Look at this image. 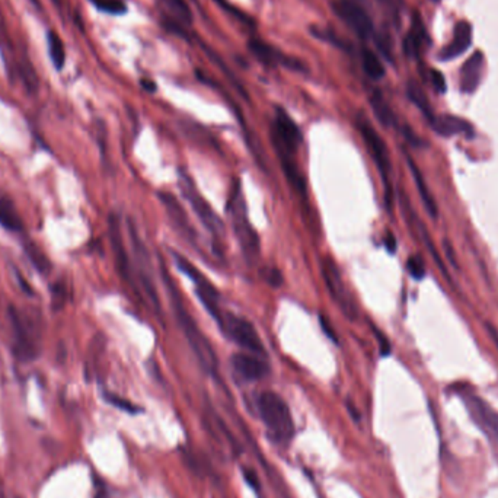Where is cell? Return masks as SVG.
I'll return each mask as SVG.
<instances>
[{
	"label": "cell",
	"instance_id": "cell-27",
	"mask_svg": "<svg viewBox=\"0 0 498 498\" xmlns=\"http://www.w3.org/2000/svg\"><path fill=\"white\" fill-rule=\"evenodd\" d=\"M411 217H412V219H414V223H415V227H417V230H418V233H419V236H421V239H423V242H424V245L427 246V249H428V252L431 254V257H433V259H434V262H435V266H437L440 270H442V273H443V275L449 280V282H450V277H449V274H447V270H446V267H444V264H443V261H442V257L439 255V252H437V249H435V246H434V242L431 241V236H430V233H428V230H427V227L424 226V223L421 222V220H419V219H417V216L414 214V211L411 210Z\"/></svg>",
	"mask_w": 498,
	"mask_h": 498
},
{
	"label": "cell",
	"instance_id": "cell-18",
	"mask_svg": "<svg viewBox=\"0 0 498 498\" xmlns=\"http://www.w3.org/2000/svg\"><path fill=\"white\" fill-rule=\"evenodd\" d=\"M471 42H472V26L466 21H459L453 31V40L449 42V45L443 51H440L439 58L444 61L456 58L469 49Z\"/></svg>",
	"mask_w": 498,
	"mask_h": 498
},
{
	"label": "cell",
	"instance_id": "cell-8",
	"mask_svg": "<svg viewBox=\"0 0 498 498\" xmlns=\"http://www.w3.org/2000/svg\"><path fill=\"white\" fill-rule=\"evenodd\" d=\"M271 140L277 154H293V156L302 143V133L298 124L280 106L275 108Z\"/></svg>",
	"mask_w": 498,
	"mask_h": 498
},
{
	"label": "cell",
	"instance_id": "cell-3",
	"mask_svg": "<svg viewBox=\"0 0 498 498\" xmlns=\"http://www.w3.org/2000/svg\"><path fill=\"white\" fill-rule=\"evenodd\" d=\"M227 211L230 214L233 230H235L241 251L246 262L252 266V264H255L259 259V238H258V233L252 227L251 222L248 219L245 198L242 195L239 182H236V186L232 190V194L229 197Z\"/></svg>",
	"mask_w": 498,
	"mask_h": 498
},
{
	"label": "cell",
	"instance_id": "cell-12",
	"mask_svg": "<svg viewBox=\"0 0 498 498\" xmlns=\"http://www.w3.org/2000/svg\"><path fill=\"white\" fill-rule=\"evenodd\" d=\"M463 403L474 423L484 433L491 444L498 449V412L488 403L471 392H460Z\"/></svg>",
	"mask_w": 498,
	"mask_h": 498
},
{
	"label": "cell",
	"instance_id": "cell-13",
	"mask_svg": "<svg viewBox=\"0 0 498 498\" xmlns=\"http://www.w3.org/2000/svg\"><path fill=\"white\" fill-rule=\"evenodd\" d=\"M332 9L359 37L367 38L373 34L371 18L354 0H335L332 2Z\"/></svg>",
	"mask_w": 498,
	"mask_h": 498
},
{
	"label": "cell",
	"instance_id": "cell-34",
	"mask_svg": "<svg viewBox=\"0 0 498 498\" xmlns=\"http://www.w3.org/2000/svg\"><path fill=\"white\" fill-rule=\"evenodd\" d=\"M407 270H408V273L411 274V277L415 278V280H421V278H424V275H426V266H424L423 259L419 258V257H415V255L408 258V261H407Z\"/></svg>",
	"mask_w": 498,
	"mask_h": 498
},
{
	"label": "cell",
	"instance_id": "cell-39",
	"mask_svg": "<svg viewBox=\"0 0 498 498\" xmlns=\"http://www.w3.org/2000/svg\"><path fill=\"white\" fill-rule=\"evenodd\" d=\"M319 323H321L322 331H323L326 335H328L334 342H337V341H338V339H337V335H335V332H334V330H332V326L330 325L328 321H326L325 316H321V318H319Z\"/></svg>",
	"mask_w": 498,
	"mask_h": 498
},
{
	"label": "cell",
	"instance_id": "cell-41",
	"mask_svg": "<svg viewBox=\"0 0 498 498\" xmlns=\"http://www.w3.org/2000/svg\"><path fill=\"white\" fill-rule=\"evenodd\" d=\"M243 475H245V479L249 482V485H251L252 488H257L258 482H257L255 474H254L251 469H245V471H243Z\"/></svg>",
	"mask_w": 498,
	"mask_h": 498
},
{
	"label": "cell",
	"instance_id": "cell-4",
	"mask_svg": "<svg viewBox=\"0 0 498 498\" xmlns=\"http://www.w3.org/2000/svg\"><path fill=\"white\" fill-rule=\"evenodd\" d=\"M355 126L359 129L364 143L371 154L373 161H375L379 172L382 175V181L385 185V197H386V204L387 207L392 206V186H391V161H389V153L387 147L383 142L380 134L371 126V122L367 120V117L363 113H359L355 117Z\"/></svg>",
	"mask_w": 498,
	"mask_h": 498
},
{
	"label": "cell",
	"instance_id": "cell-38",
	"mask_svg": "<svg viewBox=\"0 0 498 498\" xmlns=\"http://www.w3.org/2000/svg\"><path fill=\"white\" fill-rule=\"evenodd\" d=\"M375 335L378 337V341H379V348H380V354L383 357L391 354V344H389V339L379 331L375 328Z\"/></svg>",
	"mask_w": 498,
	"mask_h": 498
},
{
	"label": "cell",
	"instance_id": "cell-35",
	"mask_svg": "<svg viewBox=\"0 0 498 498\" xmlns=\"http://www.w3.org/2000/svg\"><path fill=\"white\" fill-rule=\"evenodd\" d=\"M261 274H262V278L266 280V282L273 287H280L283 284V275L277 268L267 267L261 271Z\"/></svg>",
	"mask_w": 498,
	"mask_h": 498
},
{
	"label": "cell",
	"instance_id": "cell-17",
	"mask_svg": "<svg viewBox=\"0 0 498 498\" xmlns=\"http://www.w3.org/2000/svg\"><path fill=\"white\" fill-rule=\"evenodd\" d=\"M159 198L162 201L163 207L166 209L170 222H172V225L179 230L181 235H184L186 239H194L195 232L190 226L188 217H186V213L184 207L178 203V200L169 193H159Z\"/></svg>",
	"mask_w": 498,
	"mask_h": 498
},
{
	"label": "cell",
	"instance_id": "cell-2",
	"mask_svg": "<svg viewBox=\"0 0 498 498\" xmlns=\"http://www.w3.org/2000/svg\"><path fill=\"white\" fill-rule=\"evenodd\" d=\"M257 408L261 421L270 437L280 444H289L294 437V421L286 401L275 392H261L257 398Z\"/></svg>",
	"mask_w": 498,
	"mask_h": 498
},
{
	"label": "cell",
	"instance_id": "cell-11",
	"mask_svg": "<svg viewBox=\"0 0 498 498\" xmlns=\"http://www.w3.org/2000/svg\"><path fill=\"white\" fill-rule=\"evenodd\" d=\"M174 257H175V262H177L178 268L182 273H185L186 275H188L194 282L197 298L200 299L201 303L204 305V307L207 309V312L216 321L217 316H219L220 312H222L219 291H217V289L193 266V264H190L184 257H181L178 254H174Z\"/></svg>",
	"mask_w": 498,
	"mask_h": 498
},
{
	"label": "cell",
	"instance_id": "cell-19",
	"mask_svg": "<svg viewBox=\"0 0 498 498\" xmlns=\"http://www.w3.org/2000/svg\"><path fill=\"white\" fill-rule=\"evenodd\" d=\"M482 70H484V54L476 51L465 61L460 69V90L472 93L479 86Z\"/></svg>",
	"mask_w": 498,
	"mask_h": 498
},
{
	"label": "cell",
	"instance_id": "cell-46",
	"mask_svg": "<svg viewBox=\"0 0 498 498\" xmlns=\"http://www.w3.org/2000/svg\"><path fill=\"white\" fill-rule=\"evenodd\" d=\"M347 410L350 411V414H351L353 419H355V421H359V419H360V414L357 412V410L354 408V405H351V403H350L348 401H347Z\"/></svg>",
	"mask_w": 498,
	"mask_h": 498
},
{
	"label": "cell",
	"instance_id": "cell-6",
	"mask_svg": "<svg viewBox=\"0 0 498 498\" xmlns=\"http://www.w3.org/2000/svg\"><path fill=\"white\" fill-rule=\"evenodd\" d=\"M179 185L185 198L191 203V207L198 219L201 220V223L204 225V227L211 233V236L216 241H222L225 236V226L222 219L216 214V211L207 203L206 198L198 194L193 181L184 172V170H179Z\"/></svg>",
	"mask_w": 498,
	"mask_h": 498
},
{
	"label": "cell",
	"instance_id": "cell-24",
	"mask_svg": "<svg viewBox=\"0 0 498 498\" xmlns=\"http://www.w3.org/2000/svg\"><path fill=\"white\" fill-rule=\"evenodd\" d=\"M407 95L408 98L411 99V102L418 108L419 111H421L427 120L431 122L434 120V114H433V110H431V105L428 102V98L424 93L423 88L419 86L417 82L414 81H410L408 82V86H407Z\"/></svg>",
	"mask_w": 498,
	"mask_h": 498
},
{
	"label": "cell",
	"instance_id": "cell-25",
	"mask_svg": "<svg viewBox=\"0 0 498 498\" xmlns=\"http://www.w3.org/2000/svg\"><path fill=\"white\" fill-rule=\"evenodd\" d=\"M24 249H25V255L28 257V259L38 273L49 274L51 271V262L49 257L41 251V248L37 243L28 241L24 243Z\"/></svg>",
	"mask_w": 498,
	"mask_h": 498
},
{
	"label": "cell",
	"instance_id": "cell-30",
	"mask_svg": "<svg viewBox=\"0 0 498 498\" xmlns=\"http://www.w3.org/2000/svg\"><path fill=\"white\" fill-rule=\"evenodd\" d=\"M214 2H216L217 5H219L225 12H227L229 15H232L233 18L238 19V22H241V24H243V25H246V26H249V28H255V26H257L255 19H254L252 17H249L248 13H245V12L241 10L239 8H236V6H233L232 3H229L227 0H214Z\"/></svg>",
	"mask_w": 498,
	"mask_h": 498
},
{
	"label": "cell",
	"instance_id": "cell-9",
	"mask_svg": "<svg viewBox=\"0 0 498 498\" xmlns=\"http://www.w3.org/2000/svg\"><path fill=\"white\" fill-rule=\"evenodd\" d=\"M129 232H130V238H131V243H133V252H134L136 264L138 267L140 282H142L143 290H145L146 296L149 298V300L152 302L154 309H156V312L161 315V299L158 296L156 286H154L153 266H152V261H150V255L147 252V248L143 243V241L140 239L138 233H137V230H136V227H134V225L131 222L129 225Z\"/></svg>",
	"mask_w": 498,
	"mask_h": 498
},
{
	"label": "cell",
	"instance_id": "cell-36",
	"mask_svg": "<svg viewBox=\"0 0 498 498\" xmlns=\"http://www.w3.org/2000/svg\"><path fill=\"white\" fill-rule=\"evenodd\" d=\"M51 299H53L54 309H61V306L65 305V302H66V289H65L63 284H60V283L54 284Z\"/></svg>",
	"mask_w": 498,
	"mask_h": 498
},
{
	"label": "cell",
	"instance_id": "cell-45",
	"mask_svg": "<svg viewBox=\"0 0 498 498\" xmlns=\"http://www.w3.org/2000/svg\"><path fill=\"white\" fill-rule=\"evenodd\" d=\"M444 248H446V254L449 255V259H450V262H452L455 267H458V264H456V259H455V257H452V248H450V245H449V242H447V241H444Z\"/></svg>",
	"mask_w": 498,
	"mask_h": 498
},
{
	"label": "cell",
	"instance_id": "cell-44",
	"mask_svg": "<svg viewBox=\"0 0 498 498\" xmlns=\"http://www.w3.org/2000/svg\"><path fill=\"white\" fill-rule=\"evenodd\" d=\"M142 86H143L147 92H154V90H156V83H153L152 81H147V79H142Z\"/></svg>",
	"mask_w": 498,
	"mask_h": 498
},
{
	"label": "cell",
	"instance_id": "cell-42",
	"mask_svg": "<svg viewBox=\"0 0 498 498\" xmlns=\"http://www.w3.org/2000/svg\"><path fill=\"white\" fill-rule=\"evenodd\" d=\"M15 273H17V277H18V280H19V286H21L22 291H24V293H26V294H33V289H31V287L28 286L26 280H25L24 277H21L19 271H15Z\"/></svg>",
	"mask_w": 498,
	"mask_h": 498
},
{
	"label": "cell",
	"instance_id": "cell-20",
	"mask_svg": "<svg viewBox=\"0 0 498 498\" xmlns=\"http://www.w3.org/2000/svg\"><path fill=\"white\" fill-rule=\"evenodd\" d=\"M430 124L435 133L440 136H444V137L458 136V134H462L466 137L474 136V127L471 126V122H468L460 117H456V115L434 117V120Z\"/></svg>",
	"mask_w": 498,
	"mask_h": 498
},
{
	"label": "cell",
	"instance_id": "cell-23",
	"mask_svg": "<svg viewBox=\"0 0 498 498\" xmlns=\"http://www.w3.org/2000/svg\"><path fill=\"white\" fill-rule=\"evenodd\" d=\"M370 105H371L373 113H375L376 118L380 121L382 126L391 127L392 124L395 122V117H394L391 106L387 105V102L385 101V98L382 97V93L379 90H375L371 93Z\"/></svg>",
	"mask_w": 498,
	"mask_h": 498
},
{
	"label": "cell",
	"instance_id": "cell-40",
	"mask_svg": "<svg viewBox=\"0 0 498 498\" xmlns=\"http://www.w3.org/2000/svg\"><path fill=\"white\" fill-rule=\"evenodd\" d=\"M385 246H386V249H387V252L394 254V252L396 251V239H395V236L392 235L391 232H387V233H386V238H385Z\"/></svg>",
	"mask_w": 498,
	"mask_h": 498
},
{
	"label": "cell",
	"instance_id": "cell-26",
	"mask_svg": "<svg viewBox=\"0 0 498 498\" xmlns=\"http://www.w3.org/2000/svg\"><path fill=\"white\" fill-rule=\"evenodd\" d=\"M47 47H49V54L53 66L56 67V70L60 72L65 66L66 51H65L63 41H61V38L54 33V31H49V34H47Z\"/></svg>",
	"mask_w": 498,
	"mask_h": 498
},
{
	"label": "cell",
	"instance_id": "cell-28",
	"mask_svg": "<svg viewBox=\"0 0 498 498\" xmlns=\"http://www.w3.org/2000/svg\"><path fill=\"white\" fill-rule=\"evenodd\" d=\"M362 65L366 74L373 81H379L385 76V67L379 57L369 49L362 50Z\"/></svg>",
	"mask_w": 498,
	"mask_h": 498
},
{
	"label": "cell",
	"instance_id": "cell-29",
	"mask_svg": "<svg viewBox=\"0 0 498 498\" xmlns=\"http://www.w3.org/2000/svg\"><path fill=\"white\" fill-rule=\"evenodd\" d=\"M423 37L426 35L421 24H419V19L414 21L412 31L405 37V40H403V51H405L410 57H418L419 50H421Z\"/></svg>",
	"mask_w": 498,
	"mask_h": 498
},
{
	"label": "cell",
	"instance_id": "cell-47",
	"mask_svg": "<svg viewBox=\"0 0 498 498\" xmlns=\"http://www.w3.org/2000/svg\"><path fill=\"white\" fill-rule=\"evenodd\" d=\"M31 2H34V3L37 5V0H31Z\"/></svg>",
	"mask_w": 498,
	"mask_h": 498
},
{
	"label": "cell",
	"instance_id": "cell-7",
	"mask_svg": "<svg viewBox=\"0 0 498 498\" xmlns=\"http://www.w3.org/2000/svg\"><path fill=\"white\" fill-rule=\"evenodd\" d=\"M9 319L13 330V353L21 362H33L38 357L40 344L31 326L17 307H9Z\"/></svg>",
	"mask_w": 498,
	"mask_h": 498
},
{
	"label": "cell",
	"instance_id": "cell-21",
	"mask_svg": "<svg viewBox=\"0 0 498 498\" xmlns=\"http://www.w3.org/2000/svg\"><path fill=\"white\" fill-rule=\"evenodd\" d=\"M407 162H408L411 174H412V177H414V182H415V185H417L418 194H419V197H421V200H423V204H424L426 210L428 211V214L435 219V217H437V213H439L437 204H435V201H434V198H433V195H431V193H430V190H428L427 182H426L423 174H421V170L418 169V166H417L415 162L411 159V156H408V154H407Z\"/></svg>",
	"mask_w": 498,
	"mask_h": 498
},
{
	"label": "cell",
	"instance_id": "cell-15",
	"mask_svg": "<svg viewBox=\"0 0 498 498\" xmlns=\"http://www.w3.org/2000/svg\"><path fill=\"white\" fill-rule=\"evenodd\" d=\"M248 49L261 61V63H264L266 66L282 65L296 72H306L305 65L300 63L298 58H293L290 56L283 54L282 51L277 50L275 47L267 44L262 40L251 38L248 41Z\"/></svg>",
	"mask_w": 498,
	"mask_h": 498
},
{
	"label": "cell",
	"instance_id": "cell-43",
	"mask_svg": "<svg viewBox=\"0 0 498 498\" xmlns=\"http://www.w3.org/2000/svg\"><path fill=\"white\" fill-rule=\"evenodd\" d=\"M487 330L490 331V335H491L492 341L495 342V346H497V348H498V332H497V330L494 328V326H492L491 323H487Z\"/></svg>",
	"mask_w": 498,
	"mask_h": 498
},
{
	"label": "cell",
	"instance_id": "cell-5",
	"mask_svg": "<svg viewBox=\"0 0 498 498\" xmlns=\"http://www.w3.org/2000/svg\"><path fill=\"white\" fill-rule=\"evenodd\" d=\"M216 322L227 339L233 341L235 344L248 350L249 353L266 355V348H264L262 341L251 322L242 316L227 312V310L226 312L222 310Z\"/></svg>",
	"mask_w": 498,
	"mask_h": 498
},
{
	"label": "cell",
	"instance_id": "cell-10",
	"mask_svg": "<svg viewBox=\"0 0 498 498\" xmlns=\"http://www.w3.org/2000/svg\"><path fill=\"white\" fill-rule=\"evenodd\" d=\"M321 271H322V277L326 283V287H328L332 299L338 305L341 312L344 314L350 321H355V318H357L355 305L353 302V298L344 283V280H342V275H341L338 267L335 266V262L330 258H325L321 262Z\"/></svg>",
	"mask_w": 498,
	"mask_h": 498
},
{
	"label": "cell",
	"instance_id": "cell-31",
	"mask_svg": "<svg viewBox=\"0 0 498 498\" xmlns=\"http://www.w3.org/2000/svg\"><path fill=\"white\" fill-rule=\"evenodd\" d=\"M104 398H105V401H106L108 403H111L113 407H115V408H118V410H121V411H126V412H129V414H138V412H142V408H138L137 405H134V403H131L130 401L124 399V398H121V396H118V395H115V394L105 392V394H104Z\"/></svg>",
	"mask_w": 498,
	"mask_h": 498
},
{
	"label": "cell",
	"instance_id": "cell-14",
	"mask_svg": "<svg viewBox=\"0 0 498 498\" xmlns=\"http://www.w3.org/2000/svg\"><path fill=\"white\" fill-rule=\"evenodd\" d=\"M230 367L235 375L243 382H257L270 373V366L258 354L235 353L230 357Z\"/></svg>",
	"mask_w": 498,
	"mask_h": 498
},
{
	"label": "cell",
	"instance_id": "cell-1",
	"mask_svg": "<svg viewBox=\"0 0 498 498\" xmlns=\"http://www.w3.org/2000/svg\"><path fill=\"white\" fill-rule=\"evenodd\" d=\"M162 277H163V282L166 284L170 303H172V309H174V314L177 316L178 325L181 326V330H182L184 335L186 337V339H188L190 346H191L195 357L198 359L200 364L203 366L204 370L207 373H210L211 376H217L219 362H217V355L210 344V341L207 339V337L203 332L200 331L195 321L185 310L182 299H181V293L178 291L175 283L172 282V278L168 275L165 268H162Z\"/></svg>",
	"mask_w": 498,
	"mask_h": 498
},
{
	"label": "cell",
	"instance_id": "cell-37",
	"mask_svg": "<svg viewBox=\"0 0 498 498\" xmlns=\"http://www.w3.org/2000/svg\"><path fill=\"white\" fill-rule=\"evenodd\" d=\"M430 77H431V82H433V86L435 88V90H437L439 93H444L446 92V81H444L443 73L433 69L430 72Z\"/></svg>",
	"mask_w": 498,
	"mask_h": 498
},
{
	"label": "cell",
	"instance_id": "cell-32",
	"mask_svg": "<svg viewBox=\"0 0 498 498\" xmlns=\"http://www.w3.org/2000/svg\"><path fill=\"white\" fill-rule=\"evenodd\" d=\"M165 3L168 5V8L175 13V17L185 22V24H191L193 22V15L191 10L186 5L184 0H165Z\"/></svg>",
	"mask_w": 498,
	"mask_h": 498
},
{
	"label": "cell",
	"instance_id": "cell-16",
	"mask_svg": "<svg viewBox=\"0 0 498 498\" xmlns=\"http://www.w3.org/2000/svg\"><path fill=\"white\" fill-rule=\"evenodd\" d=\"M108 232H110V242L113 246V252L115 257V266L118 268V273L124 280H126L127 283H131L133 278H131L129 254L126 251V245H124V241H122L120 220L115 214L110 216V220H108Z\"/></svg>",
	"mask_w": 498,
	"mask_h": 498
},
{
	"label": "cell",
	"instance_id": "cell-33",
	"mask_svg": "<svg viewBox=\"0 0 498 498\" xmlns=\"http://www.w3.org/2000/svg\"><path fill=\"white\" fill-rule=\"evenodd\" d=\"M101 12H106L111 15H122L127 12V6L121 0H90Z\"/></svg>",
	"mask_w": 498,
	"mask_h": 498
},
{
	"label": "cell",
	"instance_id": "cell-22",
	"mask_svg": "<svg viewBox=\"0 0 498 498\" xmlns=\"http://www.w3.org/2000/svg\"><path fill=\"white\" fill-rule=\"evenodd\" d=\"M0 226L9 232H21L24 229L21 214L8 197L0 198Z\"/></svg>",
	"mask_w": 498,
	"mask_h": 498
}]
</instances>
